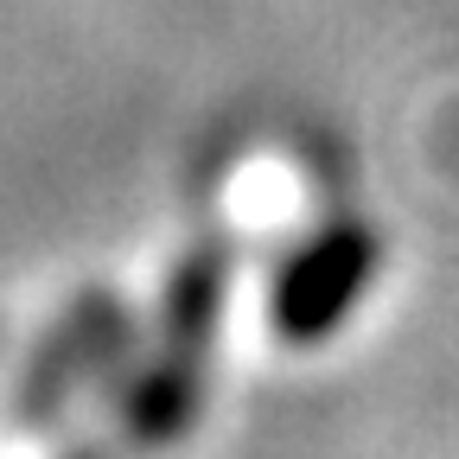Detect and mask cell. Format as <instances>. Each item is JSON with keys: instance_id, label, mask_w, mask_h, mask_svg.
<instances>
[{"instance_id": "cell-1", "label": "cell", "mask_w": 459, "mask_h": 459, "mask_svg": "<svg viewBox=\"0 0 459 459\" xmlns=\"http://www.w3.org/2000/svg\"><path fill=\"white\" fill-rule=\"evenodd\" d=\"M364 274H370V237L364 230H344V237H332V243H319L307 262H300V274L287 281V325L294 332H325L338 313H344V300L364 287Z\"/></svg>"}]
</instances>
